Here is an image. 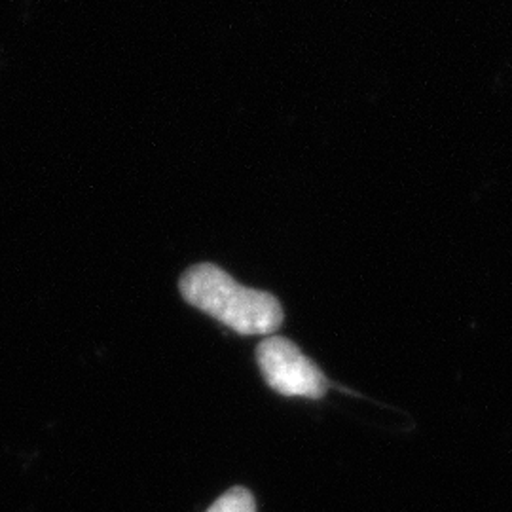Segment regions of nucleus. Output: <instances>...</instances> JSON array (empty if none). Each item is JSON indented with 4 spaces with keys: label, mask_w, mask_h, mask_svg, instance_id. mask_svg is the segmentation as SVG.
Instances as JSON below:
<instances>
[{
    "label": "nucleus",
    "mask_w": 512,
    "mask_h": 512,
    "mask_svg": "<svg viewBox=\"0 0 512 512\" xmlns=\"http://www.w3.org/2000/svg\"><path fill=\"white\" fill-rule=\"evenodd\" d=\"M207 512H256L255 495L243 486H236L220 495Z\"/></svg>",
    "instance_id": "3"
},
{
    "label": "nucleus",
    "mask_w": 512,
    "mask_h": 512,
    "mask_svg": "<svg viewBox=\"0 0 512 512\" xmlns=\"http://www.w3.org/2000/svg\"><path fill=\"white\" fill-rule=\"evenodd\" d=\"M179 289L184 300L241 336H274L283 308L274 294L239 285L215 264H196L184 272Z\"/></svg>",
    "instance_id": "1"
},
{
    "label": "nucleus",
    "mask_w": 512,
    "mask_h": 512,
    "mask_svg": "<svg viewBox=\"0 0 512 512\" xmlns=\"http://www.w3.org/2000/svg\"><path fill=\"white\" fill-rule=\"evenodd\" d=\"M256 365L268 387L283 397L317 401L329 391V380L321 368L289 338H264L256 348Z\"/></svg>",
    "instance_id": "2"
}]
</instances>
